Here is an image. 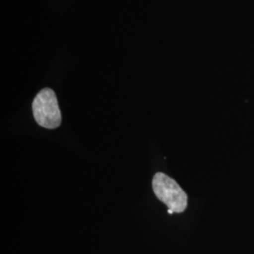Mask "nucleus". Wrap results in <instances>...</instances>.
<instances>
[{
    "label": "nucleus",
    "instance_id": "obj_1",
    "mask_svg": "<svg viewBox=\"0 0 254 254\" xmlns=\"http://www.w3.org/2000/svg\"><path fill=\"white\" fill-rule=\"evenodd\" d=\"M153 190L156 198L174 213H183L188 206V196L173 178L163 173L154 174Z\"/></svg>",
    "mask_w": 254,
    "mask_h": 254
},
{
    "label": "nucleus",
    "instance_id": "obj_2",
    "mask_svg": "<svg viewBox=\"0 0 254 254\" xmlns=\"http://www.w3.org/2000/svg\"><path fill=\"white\" fill-rule=\"evenodd\" d=\"M33 116L40 127L56 129L61 126L62 113L54 91L43 89L39 91L32 103Z\"/></svg>",
    "mask_w": 254,
    "mask_h": 254
},
{
    "label": "nucleus",
    "instance_id": "obj_3",
    "mask_svg": "<svg viewBox=\"0 0 254 254\" xmlns=\"http://www.w3.org/2000/svg\"><path fill=\"white\" fill-rule=\"evenodd\" d=\"M173 213H174V212H173V210H171V209L168 210V214H169V215H173Z\"/></svg>",
    "mask_w": 254,
    "mask_h": 254
}]
</instances>
